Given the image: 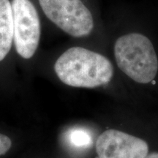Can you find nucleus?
<instances>
[{
    "instance_id": "f257e3e1",
    "label": "nucleus",
    "mask_w": 158,
    "mask_h": 158,
    "mask_svg": "<svg viewBox=\"0 0 158 158\" xmlns=\"http://www.w3.org/2000/svg\"><path fill=\"white\" fill-rule=\"evenodd\" d=\"M54 70L64 84L81 88L108 84L114 75L109 59L82 47H72L63 53L55 63Z\"/></svg>"
},
{
    "instance_id": "f03ea898",
    "label": "nucleus",
    "mask_w": 158,
    "mask_h": 158,
    "mask_svg": "<svg viewBox=\"0 0 158 158\" xmlns=\"http://www.w3.org/2000/svg\"><path fill=\"white\" fill-rule=\"evenodd\" d=\"M114 55L120 70L135 82L148 84L157 73V54L143 35L130 33L120 37L114 45Z\"/></svg>"
},
{
    "instance_id": "7ed1b4c3",
    "label": "nucleus",
    "mask_w": 158,
    "mask_h": 158,
    "mask_svg": "<svg viewBox=\"0 0 158 158\" xmlns=\"http://www.w3.org/2000/svg\"><path fill=\"white\" fill-rule=\"evenodd\" d=\"M38 1L48 19L68 35L83 37L92 32V15L81 0Z\"/></svg>"
},
{
    "instance_id": "20e7f679",
    "label": "nucleus",
    "mask_w": 158,
    "mask_h": 158,
    "mask_svg": "<svg viewBox=\"0 0 158 158\" xmlns=\"http://www.w3.org/2000/svg\"><path fill=\"white\" fill-rule=\"evenodd\" d=\"M13 41L15 50L24 59L33 56L39 45L40 21L29 0H13Z\"/></svg>"
},
{
    "instance_id": "39448f33",
    "label": "nucleus",
    "mask_w": 158,
    "mask_h": 158,
    "mask_svg": "<svg viewBox=\"0 0 158 158\" xmlns=\"http://www.w3.org/2000/svg\"><path fill=\"white\" fill-rule=\"evenodd\" d=\"M96 158H144L149 147L145 141L124 132L107 130L96 142Z\"/></svg>"
},
{
    "instance_id": "423d86ee",
    "label": "nucleus",
    "mask_w": 158,
    "mask_h": 158,
    "mask_svg": "<svg viewBox=\"0 0 158 158\" xmlns=\"http://www.w3.org/2000/svg\"><path fill=\"white\" fill-rule=\"evenodd\" d=\"M13 41V19L9 0H0V62L9 53Z\"/></svg>"
},
{
    "instance_id": "0eeeda50",
    "label": "nucleus",
    "mask_w": 158,
    "mask_h": 158,
    "mask_svg": "<svg viewBox=\"0 0 158 158\" xmlns=\"http://www.w3.org/2000/svg\"><path fill=\"white\" fill-rule=\"evenodd\" d=\"M70 141V143L76 147H86L92 142V137L86 130L75 129L71 130Z\"/></svg>"
},
{
    "instance_id": "6e6552de",
    "label": "nucleus",
    "mask_w": 158,
    "mask_h": 158,
    "mask_svg": "<svg viewBox=\"0 0 158 158\" xmlns=\"http://www.w3.org/2000/svg\"><path fill=\"white\" fill-rule=\"evenodd\" d=\"M12 146V141L8 136L0 133V156L5 155Z\"/></svg>"
},
{
    "instance_id": "1a4fd4ad",
    "label": "nucleus",
    "mask_w": 158,
    "mask_h": 158,
    "mask_svg": "<svg viewBox=\"0 0 158 158\" xmlns=\"http://www.w3.org/2000/svg\"><path fill=\"white\" fill-rule=\"evenodd\" d=\"M144 158H158V152H152L148 154Z\"/></svg>"
}]
</instances>
